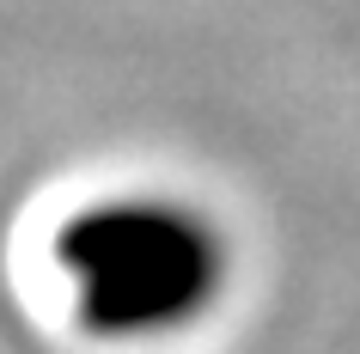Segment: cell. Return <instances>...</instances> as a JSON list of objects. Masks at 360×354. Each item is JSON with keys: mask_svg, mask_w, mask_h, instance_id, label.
Instances as JSON below:
<instances>
[{"mask_svg": "<svg viewBox=\"0 0 360 354\" xmlns=\"http://www.w3.org/2000/svg\"><path fill=\"white\" fill-rule=\"evenodd\" d=\"M56 269L74 317L104 342L177 336L214 312L226 287V239L208 214L171 196H104L68 214Z\"/></svg>", "mask_w": 360, "mask_h": 354, "instance_id": "1", "label": "cell"}]
</instances>
